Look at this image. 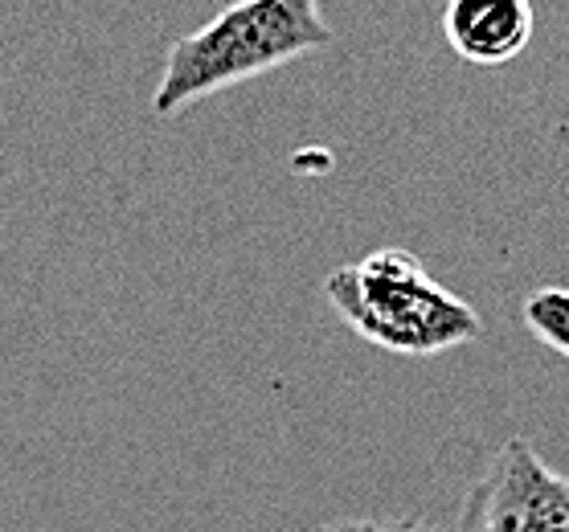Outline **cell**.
Instances as JSON below:
<instances>
[{"label": "cell", "mask_w": 569, "mask_h": 532, "mask_svg": "<svg viewBox=\"0 0 569 532\" xmlns=\"http://www.w3.org/2000/svg\"><path fill=\"white\" fill-rule=\"evenodd\" d=\"M520 320L532 337L569 361V287H541L520 303Z\"/></svg>", "instance_id": "obj_5"}, {"label": "cell", "mask_w": 569, "mask_h": 532, "mask_svg": "<svg viewBox=\"0 0 569 532\" xmlns=\"http://www.w3.org/2000/svg\"><path fill=\"white\" fill-rule=\"evenodd\" d=\"M451 532H569V475L549 468L532 442L508 439L471 483Z\"/></svg>", "instance_id": "obj_3"}, {"label": "cell", "mask_w": 569, "mask_h": 532, "mask_svg": "<svg viewBox=\"0 0 569 532\" xmlns=\"http://www.w3.org/2000/svg\"><path fill=\"white\" fill-rule=\"evenodd\" d=\"M340 324L398 357H439L483 332L476 308L401 247H381L323 279Z\"/></svg>", "instance_id": "obj_2"}, {"label": "cell", "mask_w": 569, "mask_h": 532, "mask_svg": "<svg viewBox=\"0 0 569 532\" xmlns=\"http://www.w3.org/2000/svg\"><path fill=\"white\" fill-rule=\"evenodd\" d=\"M537 13L532 0H447L442 38L471 66H508L529 50Z\"/></svg>", "instance_id": "obj_4"}, {"label": "cell", "mask_w": 569, "mask_h": 532, "mask_svg": "<svg viewBox=\"0 0 569 532\" xmlns=\"http://www.w3.org/2000/svg\"><path fill=\"white\" fill-rule=\"evenodd\" d=\"M332 41L337 33L323 21L320 0H233L201 29L172 41L152 111L160 119L181 116L209 94L262 79Z\"/></svg>", "instance_id": "obj_1"}, {"label": "cell", "mask_w": 569, "mask_h": 532, "mask_svg": "<svg viewBox=\"0 0 569 532\" xmlns=\"http://www.w3.org/2000/svg\"><path fill=\"white\" fill-rule=\"evenodd\" d=\"M320 532H451V529H439L430 520H345V524H328Z\"/></svg>", "instance_id": "obj_6"}]
</instances>
